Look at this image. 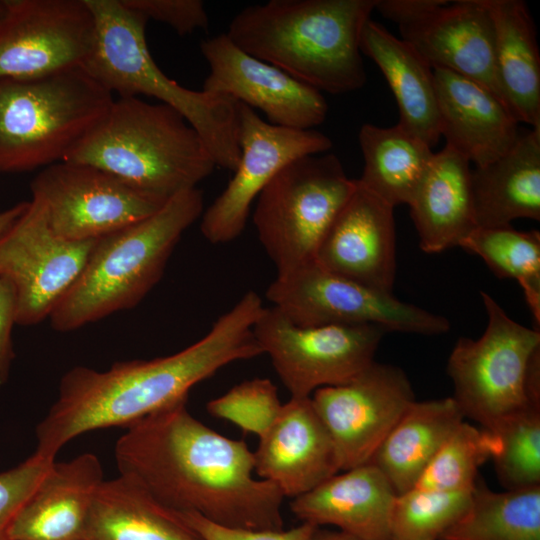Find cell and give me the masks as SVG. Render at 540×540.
Listing matches in <instances>:
<instances>
[{
    "label": "cell",
    "mask_w": 540,
    "mask_h": 540,
    "mask_svg": "<svg viewBox=\"0 0 540 540\" xmlns=\"http://www.w3.org/2000/svg\"><path fill=\"white\" fill-rule=\"evenodd\" d=\"M94 34L85 0H7L0 20V79L83 67Z\"/></svg>",
    "instance_id": "obj_17"
},
{
    "label": "cell",
    "mask_w": 540,
    "mask_h": 540,
    "mask_svg": "<svg viewBox=\"0 0 540 540\" xmlns=\"http://www.w3.org/2000/svg\"><path fill=\"white\" fill-rule=\"evenodd\" d=\"M130 9L170 26L180 36L206 30L209 17L201 0H121Z\"/></svg>",
    "instance_id": "obj_38"
},
{
    "label": "cell",
    "mask_w": 540,
    "mask_h": 540,
    "mask_svg": "<svg viewBox=\"0 0 540 540\" xmlns=\"http://www.w3.org/2000/svg\"><path fill=\"white\" fill-rule=\"evenodd\" d=\"M494 28L496 75L505 107L540 129V55L536 29L521 0H485Z\"/></svg>",
    "instance_id": "obj_26"
},
{
    "label": "cell",
    "mask_w": 540,
    "mask_h": 540,
    "mask_svg": "<svg viewBox=\"0 0 540 540\" xmlns=\"http://www.w3.org/2000/svg\"><path fill=\"white\" fill-rule=\"evenodd\" d=\"M95 242L58 237L43 203L34 197L28 201L25 212L0 236V277L15 288L16 324L32 326L49 318L80 275Z\"/></svg>",
    "instance_id": "obj_15"
},
{
    "label": "cell",
    "mask_w": 540,
    "mask_h": 540,
    "mask_svg": "<svg viewBox=\"0 0 540 540\" xmlns=\"http://www.w3.org/2000/svg\"><path fill=\"white\" fill-rule=\"evenodd\" d=\"M6 9H7V0H0V20L5 15Z\"/></svg>",
    "instance_id": "obj_43"
},
{
    "label": "cell",
    "mask_w": 540,
    "mask_h": 540,
    "mask_svg": "<svg viewBox=\"0 0 540 540\" xmlns=\"http://www.w3.org/2000/svg\"><path fill=\"white\" fill-rule=\"evenodd\" d=\"M17 296L14 286L0 277V388L7 382L15 358L12 330L16 324Z\"/></svg>",
    "instance_id": "obj_40"
},
{
    "label": "cell",
    "mask_w": 540,
    "mask_h": 540,
    "mask_svg": "<svg viewBox=\"0 0 540 540\" xmlns=\"http://www.w3.org/2000/svg\"><path fill=\"white\" fill-rule=\"evenodd\" d=\"M30 189L52 231L68 241L97 240L151 216L169 200L100 168L65 161L44 167Z\"/></svg>",
    "instance_id": "obj_13"
},
{
    "label": "cell",
    "mask_w": 540,
    "mask_h": 540,
    "mask_svg": "<svg viewBox=\"0 0 540 540\" xmlns=\"http://www.w3.org/2000/svg\"><path fill=\"white\" fill-rule=\"evenodd\" d=\"M356 187L340 159L326 152L292 161L265 186L257 197L253 223L277 274L315 260Z\"/></svg>",
    "instance_id": "obj_8"
},
{
    "label": "cell",
    "mask_w": 540,
    "mask_h": 540,
    "mask_svg": "<svg viewBox=\"0 0 540 540\" xmlns=\"http://www.w3.org/2000/svg\"><path fill=\"white\" fill-rule=\"evenodd\" d=\"M377 0H269L240 10L226 35L244 52L330 94L361 88L365 23Z\"/></svg>",
    "instance_id": "obj_3"
},
{
    "label": "cell",
    "mask_w": 540,
    "mask_h": 540,
    "mask_svg": "<svg viewBox=\"0 0 540 540\" xmlns=\"http://www.w3.org/2000/svg\"><path fill=\"white\" fill-rule=\"evenodd\" d=\"M203 211L202 191L184 190L151 216L97 239L80 275L51 312V327L70 332L137 306Z\"/></svg>",
    "instance_id": "obj_4"
},
{
    "label": "cell",
    "mask_w": 540,
    "mask_h": 540,
    "mask_svg": "<svg viewBox=\"0 0 540 540\" xmlns=\"http://www.w3.org/2000/svg\"><path fill=\"white\" fill-rule=\"evenodd\" d=\"M186 404L180 400L126 428L114 448L119 475L173 511L233 528L284 529L285 497L254 477L247 443L204 425Z\"/></svg>",
    "instance_id": "obj_1"
},
{
    "label": "cell",
    "mask_w": 540,
    "mask_h": 540,
    "mask_svg": "<svg viewBox=\"0 0 540 540\" xmlns=\"http://www.w3.org/2000/svg\"><path fill=\"white\" fill-rule=\"evenodd\" d=\"M489 431L499 442L492 460L501 485L506 490L540 485V408L520 411Z\"/></svg>",
    "instance_id": "obj_35"
},
{
    "label": "cell",
    "mask_w": 540,
    "mask_h": 540,
    "mask_svg": "<svg viewBox=\"0 0 540 540\" xmlns=\"http://www.w3.org/2000/svg\"><path fill=\"white\" fill-rule=\"evenodd\" d=\"M477 227H506L518 218L540 220V129H520L512 147L471 169Z\"/></svg>",
    "instance_id": "obj_25"
},
{
    "label": "cell",
    "mask_w": 540,
    "mask_h": 540,
    "mask_svg": "<svg viewBox=\"0 0 540 540\" xmlns=\"http://www.w3.org/2000/svg\"><path fill=\"white\" fill-rule=\"evenodd\" d=\"M210 72L202 90L258 108L268 122L307 130L324 122L328 104L317 89L251 56L222 33L201 41Z\"/></svg>",
    "instance_id": "obj_18"
},
{
    "label": "cell",
    "mask_w": 540,
    "mask_h": 540,
    "mask_svg": "<svg viewBox=\"0 0 540 540\" xmlns=\"http://www.w3.org/2000/svg\"><path fill=\"white\" fill-rule=\"evenodd\" d=\"M310 398L333 441L340 471L368 463L416 400L400 367L376 361L350 381L319 388Z\"/></svg>",
    "instance_id": "obj_16"
},
{
    "label": "cell",
    "mask_w": 540,
    "mask_h": 540,
    "mask_svg": "<svg viewBox=\"0 0 540 540\" xmlns=\"http://www.w3.org/2000/svg\"><path fill=\"white\" fill-rule=\"evenodd\" d=\"M103 467L92 453L54 461L14 518L9 540H84Z\"/></svg>",
    "instance_id": "obj_22"
},
{
    "label": "cell",
    "mask_w": 540,
    "mask_h": 540,
    "mask_svg": "<svg viewBox=\"0 0 540 540\" xmlns=\"http://www.w3.org/2000/svg\"><path fill=\"white\" fill-rule=\"evenodd\" d=\"M481 298L487 325L478 339L461 337L447 362L453 399L464 418L492 429L530 404L526 394L528 364L540 348V330L525 327L508 316L486 292ZM540 408V407H535Z\"/></svg>",
    "instance_id": "obj_9"
},
{
    "label": "cell",
    "mask_w": 540,
    "mask_h": 540,
    "mask_svg": "<svg viewBox=\"0 0 540 540\" xmlns=\"http://www.w3.org/2000/svg\"><path fill=\"white\" fill-rule=\"evenodd\" d=\"M84 540H203L178 515L123 476L104 480Z\"/></svg>",
    "instance_id": "obj_29"
},
{
    "label": "cell",
    "mask_w": 540,
    "mask_h": 540,
    "mask_svg": "<svg viewBox=\"0 0 540 540\" xmlns=\"http://www.w3.org/2000/svg\"><path fill=\"white\" fill-rule=\"evenodd\" d=\"M360 51L387 80L398 106V124L430 147L436 145L441 135L432 67L411 45L371 18L362 29Z\"/></svg>",
    "instance_id": "obj_27"
},
{
    "label": "cell",
    "mask_w": 540,
    "mask_h": 540,
    "mask_svg": "<svg viewBox=\"0 0 540 540\" xmlns=\"http://www.w3.org/2000/svg\"><path fill=\"white\" fill-rule=\"evenodd\" d=\"M28 201H23L14 206L0 211V236L5 233L25 212Z\"/></svg>",
    "instance_id": "obj_41"
},
{
    "label": "cell",
    "mask_w": 540,
    "mask_h": 540,
    "mask_svg": "<svg viewBox=\"0 0 540 540\" xmlns=\"http://www.w3.org/2000/svg\"><path fill=\"white\" fill-rule=\"evenodd\" d=\"M54 461L33 453L16 467L0 473V540H9L14 518Z\"/></svg>",
    "instance_id": "obj_37"
},
{
    "label": "cell",
    "mask_w": 540,
    "mask_h": 540,
    "mask_svg": "<svg viewBox=\"0 0 540 540\" xmlns=\"http://www.w3.org/2000/svg\"><path fill=\"white\" fill-rule=\"evenodd\" d=\"M499 449L495 434L462 421L445 440L414 488L440 492L471 491L479 467Z\"/></svg>",
    "instance_id": "obj_33"
},
{
    "label": "cell",
    "mask_w": 540,
    "mask_h": 540,
    "mask_svg": "<svg viewBox=\"0 0 540 540\" xmlns=\"http://www.w3.org/2000/svg\"><path fill=\"white\" fill-rule=\"evenodd\" d=\"M401 39L433 68L452 71L503 103L494 56V28L485 0H377ZM505 106V105H504Z\"/></svg>",
    "instance_id": "obj_12"
},
{
    "label": "cell",
    "mask_w": 540,
    "mask_h": 540,
    "mask_svg": "<svg viewBox=\"0 0 540 540\" xmlns=\"http://www.w3.org/2000/svg\"><path fill=\"white\" fill-rule=\"evenodd\" d=\"M464 421L452 397L414 400L368 463L376 466L399 495L414 488L439 448Z\"/></svg>",
    "instance_id": "obj_28"
},
{
    "label": "cell",
    "mask_w": 540,
    "mask_h": 540,
    "mask_svg": "<svg viewBox=\"0 0 540 540\" xmlns=\"http://www.w3.org/2000/svg\"><path fill=\"white\" fill-rule=\"evenodd\" d=\"M253 332L292 398L344 384L375 361L385 328L371 324L301 327L264 307Z\"/></svg>",
    "instance_id": "obj_11"
},
{
    "label": "cell",
    "mask_w": 540,
    "mask_h": 540,
    "mask_svg": "<svg viewBox=\"0 0 540 540\" xmlns=\"http://www.w3.org/2000/svg\"><path fill=\"white\" fill-rule=\"evenodd\" d=\"M63 161L100 168L165 200L196 188L216 167L198 132L178 111L134 96L114 99Z\"/></svg>",
    "instance_id": "obj_5"
},
{
    "label": "cell",
    "mask_w": 540,
    "mask_h": 540,
    "mask_svg": "<svg viewBox=\"0 0 540 540\" xmlns=\"http://www.w3.org/2000/svg\"><path fill=\"white\" fill-rule=\"evenodd\" d=\"M113 100L83 67L0 79V173L63 161Z\"/></svg>",
    "instance_id": "obj_7"
},
{
    "label": "cell",
    "mask_w": 540,
    "mask_h": 540,
    "mask_svg": "<svg viewBox=\"0 0 540 540\" xmlns=\"http://www.w3.org/2000/svg\"><path fill=\"white\" fill-rule=\"evenodd\" d=\"M358 140L364 159L358 185L393 208L408 205L432 160V147L398 123L364 124Z\"/></svg>",
    "instance_id": "obj_30"
},
{
    "label": "cell",
    "mask_w": 540,
    "mask_h": 540,
    "mask_svg": "<svg viewBox=\"0 0 540 540\" xmlns=\"http://www.w3.org/2000/svg\"><path fill=\"white\" fill-rule=\"evenodd\" d=\"M266 298L301 327L371 324L388 332L421 335H441L450 329L444 316L334 274L315 261L277 274Z\"/></svg>",
    "instance_id": "obj_10"
},
{
    "label": "cell",
    "mask_w": 540,
    "mask_h": 540,
    "mask_svg": "<svg viewBox=\"0 0 540 540\" xmlns=\"http://www.w3.org/2000/svg\"><path fill=\"white\" fill-rule=\"evenodd\" d=\"M408 206L424 252L459 246L477 228L469 161L447 145L434 153Z\"/></svg>",
    "instance_id": "obj_24"
},
{
    "label": "cell",
    "mask_w": 540,
    "mask_h": 540,
    "mask_svg": "<svg viewBox=\"0 0 540 540\" xmlns=\"http://www.w3.org/2000/svg\"><path fill=\"white\" fill-rule=\"evenodd\" d=\"M398 494L373 464L335 474L291 500L301 522L333 526L361 540H389L391 511Z\"/></svg>",
    "instance_id": "obj_23"
},
{
    "label": "cell",
    "mask_w": 540,
    "mask_h": 540,
    "mask_svg": "<svg viewBox=\"0 0 540 540\" xmlns=\"http://www.w3.org/2000/svg\"><path fill=\"white\" fill-rule=\"evenodd\" d=\"M254 472L295 498L340 471L333 441L311 398H290L259 438Z\"/></svg>",
    "instance_id": "obj_20"
},
{
    "label": "cell",
    "mask_w": 540,
    "mask_h": 540,
    "mask_svg": "<svg viewBox=\"0 0 540 540\" xmlns=\"http://www.w3.org/2000/svg\"><path fill=\"white\" fill-rule=\"evenodd\" d=\"M439 131L446 145L475 167L497 159L515 143L519 122L479 83L433 68Z\"/></svg>",
    "instance_id": "obj_21"
},
{
    "label": "cell",
    "mask_w": 540,
    "mask_h": 540,
    "mask_svg": "<svg viewBox=\"0 0 540 540\" xmlns=\"http://www.w3.org/2000/svg\"><path fill=\"white\" fill-rule=\"evenodd\" d=\"M471 491L440 492L412 488L396 496L389 540H440L467 510Z\"/></svg>",
    "instance_id": "obj_34"
},
{
    "label": "cell",
    "mask_w": 540,
    "mask_h": 540,
    "mask_svg": "<svg viewBox=\"0 0 540 540\" xmlns=\"http://www.w3.org/2000/svg\"><path fill=\"white\" fill-rule=\"evenodd\" d=\"M236 109L240 160L226 188L201 216V232L212 244L241 235L252 202L280 170L300 157L332 147L331 139L317 130L273 125L238 101Z\"/></svg>",
    "instance_id": "obj_14"
},
{
    "label": "cell",
    "mask_w": 540,
    "mask_h": 540,
    "mask_svg": "<svg viewBox=\"0 0 540 540\" xmlns=\"http://www.w3.org/2000/svg\"><path fill=\"white\" fill-rule=\"evenodd\" d=\"M459 247L482 258L497 278L515 279L520 284L539 330L540 232L518 231L512 226L477 227Z\"/></svg>",
    "instance_id": "obj_32"
},
{
    "label": "cell",
    "mask_w": 540,
    "mask_h": 540,
    "mask_svg": "<svg viewBox=\"0 0 540 540\" xmlns=\"http://www.w3.org/2000/svg\"><path fill=\"white\" fill-rule=\"evenodd\" d=\"M308 540H361L338 529L315 527Z\"/></svg>",
    "instance_id": "obj_42"
},
{
    "label": "cell",
    "mask_w": 540,
    "mask_h": 540,
    "mask_svg": "<svg viewBox=\"0 0 540 540\" xmlns=\"http://www.w3.org/2000/svg\"><path fill=\"white\" fill-rule=\"evenodd\" d=\"M263 308L259 295L249 291L201 339L175 354L115 362L106 371L71 368L61 377L57 398L36 427L34 453L55 460L75 437L97 429L127 428L188 399L192 387L224 366L262 355L253 327Z\"/></svg>",
    "instance_id": "obj_2"
},
{
    "label": "cell",
    "mask_w": 540,
    "mask_h": 540,
    "mask_svg": "<svg viewBox=\"0 0 540 540\" xmlns=\"http://www.w3.org/2000/svg\"><path fill=\"white\" fill-rule=\"evenodd\" d=\"M282 403L277 387L267 378L245 380L206 404L207 412L259 438L278 416Z\"/></svg>",
    "instance_id": "obj_36"
},
{
    "label": "cell",
    "mask_w": 540,
    "mask_h": 540,
    "mask_svg": "<svg viewBox=\"0 0 540 540\" xmlns=\"http://www.w3.org/2000/svg\"><path fill=\"white\" fill-rule=\"evenodd\" d=\"M393 209L357 183L319 245L314 261L334 274L393 294L396 277Z\"/></svg>",
    "instance_id": "obj_19"
},
{
    "label": "cell",
    "mask_w": 540,
    "mask_h": 540,
    "mask_svg": "<svg viewBox=\"0 0 540 540\" xmlns=\"http://www.w3.org/2000/svg\"><path fill=\"white\" fill-rule=\"evenodd\" d=\"M440 540H540V485L494 492L477 477L467 510Z\"/></svg>",
    "instance_id": "obj_31"
},
{
    "label": "cell",
    "mask_w": 540,
    "mask_h": 540,
    "mask_svg": "<svg viewBox=\"0 0 540 540\" xmlns=\"http://www.w3.org/2000/svg\"><path fill=\"white\" fill-rule=\"evenodd\" d=\"M177 513L203 540H308L316 527L301 522L290 529L251 530L223 526L194 512Z\"/></svg>",
    "instance_id": "obj_39"
},
{
    "label": "cell",
    "mask_w": 540,
    "mask_h": 540,
    "mask_svg": "<svg viewBox=\"0 0 540 540\" xmlns=\"http://www.w3.org/2000/svg\"><path fill=\"white\" fill-rule=\"evenodd\" d=\"M94 15L93 46L83 68L119 97L146 95L178 111L198 132L216 166L234 172L240 160L237 101L185 88L152 58L148 19L121 0H85Z\"/></svg>",
    "instance_id": "obj_6"
}]
</instances>
